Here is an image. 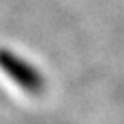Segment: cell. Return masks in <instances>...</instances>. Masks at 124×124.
<instances>
[{
	"instance_id": "1",
	"label": "cell",
	"mask_w": 124,
	"mask_h": 124,
	"mask_svg": "<svg viewBox=\"0 0 124 124\" xmlns=\"http://www.w3.org/2000/svg\"><path fill=\"white\" fill-rule=\"evenodd\" d=\"M0 72L30 96H39L45 91L47 82L37 65L8 47H0Z\"/></svg>"
}]
</instances>
